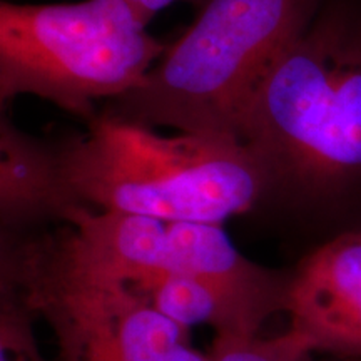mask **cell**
<instances>
[{
  "label": "cell",
  "mask_w": 361,
  "mask_h": 361,
  "mask_svg": "<svg viewBox=\"0 0 361 361\" xmlns=\"http://www.w3.org/2000/svg\"><path fill=\"white\" fill-rule=\"evenodd\" d=\"M264 209L314 239L361 226V0H326L256 90L238 129Z\"/></svg>",
  "instance_id": "obj_1"
},
{
  "label": "cell",
  "mask_w": 361,
  "mask_h": 361,
  "mask_svg": "<svg viewBox=\"0 0 361 361\" xmlns=\"http://www.w3.org/2000/svg\"><path fill=\"white\" fill-rule=\"evenodd\" d=\"M71 206L164 221L223 224L263 206L266 179L238 139L174 137L101 112L56 146Z\"/></svg>",
  "instance_id": "obj_2"
},
{
  "label": "cell",
  "mask_w": 361,
  "mask_h": 361,
  "mask_svg": "<svg viewBox=\"0 0 361 361\" xmlns=\"http://www.w3.org/2000/svg\"><path fill=\"white\" fill-rule=\"evenodd\" d=\"M324 2L206 0L142 84L107 102L104 112L149 128L238 139L256 90Z\"/></svg>",
  "instance_id": "obj_3"
},
{
  "label": "cell",
  "mask_w": 361,
  "mask_h": 361,
  "mask_svg": "<svg viewBox=\"0 0 361 361\" xmlns=\"http://www.w3.org/2000/svg\"><path fill=\"white\" fill-rule=\"evenodd\" d=\"M128 0L0 4V102L32 94L89 123L142 84L168 45Z\"/></svg>",
  "instance_id": "obj_4"
},
{
  "label": "cell",
  "mask_w": 361,
  "mask_h": 361,
  "mask_svg": "<svg viewBox=\"0 0 361 361\" xmlns=\"http://www.w3.org/2000/svg\"><path fill=\"white\" fill-rule=\"evenodd\" d=\"M54 333L59 361H209L142 293L56 233L2 234V284Z\"/></svg>",
  "instance_id": "obj_5"
},
{
  "label": "cell",
  "mask_w": 361,
  "mask_h": 361,
  "mask_svg": "<svg viewBox=\"0 0 361 361\" xmlns=\"http://www.w3.org/2000/svg\"><path fill=\"white\" fill-rule=\"evenodd\" d=\"M61 228L80 259L119 279L173 274L211 288L233 324L231 338L258 336L283 313L290 269H271L241 255L221 224L164 221L71 206Z\"/></svg>",
  "instance_id": "obj_6"
},
{
  "label": "cell",
  "mask_w": 361,
  "mask_h": 361,
  "mask_svg": "<svg viewBox=\"0 0 361 361\" xmlns=\"http://www.w3.org/2000/svg\"><path fill=\"white\" fill-rule=\"evenodd\" d=\"M283 338L311 355L361 361V226L311 246L290 268Z\"/></svg>",
  "instance_id": "obj_7"
},
{
  "label": "cell",
  "mask_w": 361,
  "mask_h": 361,
  "mask_svg": "<svg viewBox=\"0 0 361 361\" xmlns=\"http://www.w3.org/2000/svg\"><path fill=\"white\" fill-rule=\"evenodd\" d=\"M71 207L56 146L0 121V221L2 234L27 233L45 221H61Z\"/></svg>",
  "instance_id": "obj_8"
},
{
  "label": "cell",
  "mask_w": 361,
  "mask_h": 361,
  "mask_svg": "<svg viewBox=\"0 0 361 361\" xmlns=\"http://www.w3.org/2000/svg\"><path fill=\"white\" fill-rule=\"evenodd\" d=\"M0 361H45L34 336V313L16 293L0 286Z\"/></svg>",
  "instance_id": "obj_9"
},
{
  "label": "cell",
  "mask_w": 361,
  "mask_h": 361,
  "mask_svg": "<svg viewBox=\"0 0 361 361\" xmlns=\"http://www.w3.org/2000/svg\"><path fill=\"white\" fill-rule=\"evenodd\" d=\"M308 351H301L279 335L261 340L252 338L216 336L209 361H313Z\"/></svg>",
  "instance_id": "obj_10"
},
{
  "label": "cell",
  "mask_w": 361,
  "mask_h": 361,
  "mask_svg": "<svg viewBox=\"0 0 361 361\" xmlns=\"http://www.w3.org/2000/svg\"><path fill=\"white\" fill-rule=\"evenodd\" d=\"M128 2L135 8V12L139 13V17H141L146 24H149L157 12H161L162 8L171 6V4L191 2V4H196V6L201 7L206 0H128Z\"/></svg>",
  "instance_id": "obj_11"
},
{
  "label": "cell",
  "mask_w": 361,
  "mask_h": 361,
  "mask_svg": "<svg viewBox=\"0 0 361 361\" xmlns=\"http://www.w3.org/2000/svg\"><path fill=\"white\" fill-rule=\"evenodd\" d=\"M333 360H335V358H333ZM336 361H346V360H336Z\"/></svg>",
  "instance_id": "obj_12"
}]
</instances>
